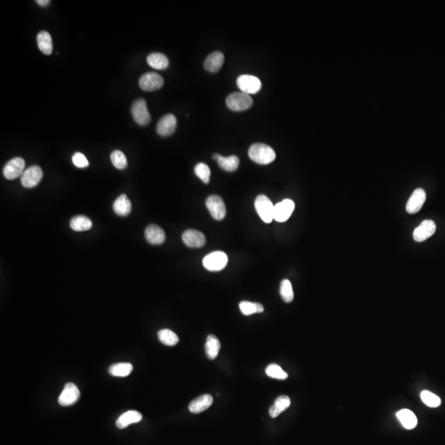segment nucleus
<instances>
[{"instance_id":"f257e3e1","label":"nucleus","mask_w":445,"mask_h":445,"mask_svg":"<svg viewBox=\"0 0 445 445\" xmlns=\"http://www.w3.org/2000/svg\"><path fill=\"white\" fill-rule=\"evenodd\" d=\"M248 155L253 162L262 165L272 163L276 158L275 150L267 144L261 143L252 144L249 148Z\"/></svg>"},{"instance_id":"f03ea898","label":"nucleus","mask_w":445,"mask_h":445,"mask_svg":"<svg viewBox=\"0 0 445 445\" xmlns=\"http://www.w3.org/2000/svg\"><path fill=\"white\" fill-rule=\"evenodd\" d=\"M255 208L260 218L266 223H270L274 220L275 206L271 200L265 195H259L255 201Z\"/></svg>"},{"instance_id":"7ed1b4c3","label":"nucleus","mask_w":445,"mask_h":445,"mask_svg":"<svg viewBox=\"0 0 445 445\" xmlns=\"http://www.w3.org/2000/svg\"><path fill=\"white\" fill-rule=\"evenodd\" d=\"M253 101L248 94L242 92L233 93L227 97L226 104L230 110L233 111H243L251 108Z\"/></svg>"},{"instance_id":"20e7f679","label":"nucleus","mask_w":445,"mask_h":445,"mask_svg":"<svg viewBox=\"0 0 445 445\" xmlns=\"http://www.w3.org/2000/svg\"><path fill=\"white\" fill-rule=\"evenodd\" d=\"M227 263V256L223 251H214L204 258L203 265L208 271H219L224 268Z\"/></svg>"},{"instance_id":"39448f33","label":"nucleus","mask_w":445,"mask_h":445,"mask_svg":"<svg viewBox=\"0 0 445 445\" xmlns=\"http://www.w3.org/2000/svg\"><path fill=\"white\" fill-rule=\"evenodd\" d=\"M131 114L134 121L139 125H146L150 122V114L148 112L147 103L143 99L134 101L131 107Z\"/></svg>"},{"instance_id":"423d86ee","label":"nucleus","mask_w":445,"mask_h":445,"mask_svg":"<svg viewBox=\"0 0 445 445\" xmlns=\"http://www.w3.org/2000/svg\"><path fill=\"white\" fill-rule=\"evenodd\" d=\"M237 87L246 94H255L261 89V82L257 77L244 74L237 79Z\"/></svg>"},{"instance_id":"0eeeda50","label":"nucleus","mask_w":445,"mask_h":445,"mask_svg":"<svg viewBox=\"0 0 445 445\" xmlns=\"http://www.w3.org/2000/svg\"><path fill=\"white\" fill-rule=\"evenodd\" d=\"M206 207L211 216L216 221H222L226 216V206L222 199L216 195L210 196L206 199Z\"/></svg>"},{"instance_id":"6e6552de","label":"nucleus","mask_w":445,"mask_h":445,"mask_svg":"<svg viewBox=\"0 0 445 445\" xmlns=\"http://www.w3.org/2000/svg\"><path fill=\"white\" fill-rule=\"evenodd\" d=\"M25 161L23 158L17 157L8 161L3 168L2 173L5 178L8 180H14L24 173Z\"/></svg>"},{"instance_id":"1a4fd4ad","label":"nucleus","mask_w":445,"mask_h":445,"mask_svg":"<svg viewBox=\"0 0 445 445\" xmlns=\"http://www.w3.org/2000/svg\"><path fill=\"white\" fill-rule=\"evenodd\" d=\"M139 84L142 90L152 92L161 89L163 86L164 80L159 74L150 72L142 75L139 79Z\"/></svg>"},{"instance_id":"9d476101","label":"nucleus","mask_w":445,"mask_h":445,"mask_svg":"<svg viewBox=\"0 0 445 445\" xmlns=\"http://www.w3.org/2000/svg\"><path fill=\"white\" fill-rule=\"evenodd\" d=\"M43 177V172L39 166H31L26 168L21 177V182L26 188H33L39 184Z\"/></svg>"},{"instance_id":"9b49d317","label":"nucleus","mask_w":445,"mask_h":445,"mask_svg":"<svg viewBox=\"0 0 445 445\" xmlns=\"http://www.w3.org/2000/svg\"><path fill=\"white\" fill-rule=\"evenodd\" d=\"M295 202L292 200L286 199L276 204L274 211V220L277 222H283L288 221L295 211Z\"/></svg>"},{"instance_id":"f8f14e48","label":"nucleus","mask_w":445,"mask_h":445,"mask_svg":"<svg viewBox=\"0 0 445 445\" xmlns=\"http://www.w3.org/2000/svg\"><path fill=\"white\" fill-rule=\"evenodd\" d=\"M80 397L79 388L73 383H68L58 398V402L62 407H69L76 403Z\"/></svg>"},{"instance_id":"ddd939ff","label":"nucleus","mask_w":445,"mask_h":445,"mask_svg":"<svg viewBox=\"0 0 445 445\" xmlns=\"http://www.w3.org/2000/svg\"><path fill=\"white\" fill-rule=\"evenodd\" d=\"M436 222L431 220L424 221L418 227H416L413 232V238L417 242H424L436 232Z\"/></svg>"},{"instance_id":"4468645a","label":"nucleus","mask_w":445,"mask_h":445,"mask_svg":"<svg viewBox=\"0 0 445 445\" xmlns=\"http://www.w3.org/2000/svg\"><path fill=\"white\" fill-rule=\"evenodd\" d=\"M426 200V193L423 189L418 188V189L415 190L407 201V206H406V211L407 213L411 214V215L418 213L421 208L423 207Z\"/></svg>"},{"instance_id":"2eb2a0df","label":"nucleus","mask_w":445,"mask_h":445,"mask_svg":"<svg viewBox=\"0 0 445 445\" xmlns=\"http://www.w3.org/2000/svg\"><path fill=\"white\" fill-rule=\"evenodd\" d=\"M176 128H177V118L173 114H167L158 120L156 129L159 135L167 137L173 134L176 130Z\"/></svg>"},{"instance_id":"dca6fc26","label":"nucleus","mask_w":445,"mask_h":445,"mask_svg":"<svg viewBox=\"0 0 445 445\" xmlns=\"http://www.w3.org/2000/svg\"><path fill=\"white\" fill-rule=\"evenodd\" d=\"M182 241L187 247L198 248L206 244V239L205 235L200 231L188 229L183 232Z\"/></svg>"},{"instance_id":"f3484780","label":"nucleus","mask_w":445,"mask_h":445,"mask_svg":"<svg viewBox=\"0 0 445 445\" xmlns=\"http://www.w3.org/2000/svg\"><path fill=\"white\" fill-rule=\"evenodd\" d=\"M223 61H224L223 54L221 51H215L206 57L204 62V67L209 72H218L222 67Z\"/></svg>"},{"instance_id":"a211bd4d","label":"nucleus","mask_w":445,"mask_h":445,"mask_svg":"<svg viewBox=\"0 0 445 445\" xmlns=\"http://www.w3.org/2000/svg\"><path fill=\"white\" fill-rule=\"evenodd\" d=\"M145 237L151 244L160 245L165 241L166 235L163 228L159 226L151 224L145 229Z\"/></svg>"},{"instance_id":"6ab92c4d","label":"nucleus","mask_w":445,"mask_h":445,"mask_svg":"<svg viewBox=\"0 0 445 445\" xmlns=\"http://www.w3.org/2000/svg\"><path fill=\"white\" fill-rule=\"evenodd\" d=\"M213 404V397L210 394H204L193 400L189 405L190 412L198 414L206 411Z\"/></svg>"},{"instance_id":"aec40b11","label":"nucleus","mask_w":445,"mask_h":445,"mask_svg":"<svg viewBox=\"0 0 445 445\" xmlns=\"http://www.w3.org/2000/svg\"><path fill=\"white\" fill-rule=\"evenodd\" d=\"M143 419L141 413L136 411H129L124 412L116 421V426L119 429L126 428L131 424L138 423Z\"/></svg>"},{"instance_id":"412c9836","label":"nucleus","mask_w":445,"mask_h":445,"mask_svg":"<svg viewBox=\"0 0 445 445\" xmlns=\"http://www.w3.org/2000/svg\"><path fill=\"white\" fill-rule=\"evenodd\" d=\"M113 210L117 216H126L131 211V202L126 195H120L113 204Z\"/></svg>"},{"instance_id":"4be33fe9","label":"nucleus","mask_w":445,"mask_h":445,"mask_svg":"<svg viewBox=\"0 0 445 445\" xmlns=\"http://www.w3.org/2000/svg\"><path fill=\"white\" fill-rule=\"evenodd\" d=\"M147 62L149 66L155 70H165L169 65L168 57L162 53H152L148 55Z\"/></svg>"},{"instance_id":"5701e85b","label":"nucleus","mask_w":445,"mask_h":445,"mask_svg":"<svg viewBox=\"0 0 445 445\" xmlns=\"http://www.w3.org/2000/svg\"><path fill=\"white\" fill-rule=\"evenodd\" d=\"M290 398L286 395H281L277 397L275 401V403L271 406V408L269 410V413L272 418H275L278 416H280L283 412H285V410L288 409V407H290Z\"/></svg>"},{"instance_id":"b1692460","label":"nucleus","mask_w":445,"mask_h":445,"mask_svg":"<svg viewBox=\"0 0 445 445\" xmlns=\"http://www.w3.org/2000/svg\"><path fill=\"white\" fill-rule=\"evenodd\" d=\"M397 417L407 430H412L417 426L416 415L408 409H402L397 413Z\"/></svg>"},{"instance_id":"393cba45","label":"nucleus","mask_w":445,"mask_h":445,"mask_svg":"<svg viewBox=\"0 0 445 445\" xmlns=\"http://www.w3.org/2000/svg\"><path fill=\"white\" fill-rule=\"evenodd\" d=\"M221 342L216 335H210L206 339V354L207 358L215 359L218 356L219 352L221 350Z\"/></svg>"},{"instance_id":"a878e982","label":"nucleus","mask_w":445,"mask_h":445,"mask_svg":"<svg viewBox=\"0 0 445 445\" xmlns=\"http://www.w3.org/2000/svg\"><path fill=\"white\" fill-rule=\"evenodd\" d=\"M37 45L41 52L50 55L53 51L52 38L50 34L46 31H41L37 35Z\"/></svg>"},{"instance_id":"bb28decb","label":"nucleus","mask_w":445,"mask_h":445,"mask_svg":"<svg viewBox=\"0 0 445 445\" xmlns=\"http://www.w3.org/2000/svg\"><path fill=\"white\" fill-rule=\"evenodd\" d=\"M93 222L91 220L84 216H74L70 221V227L77 232H83L91 228Z\"/></svg>"},{"instance_id":"cd10ccee","label":"nucleus","mask_w":445,"mask_h":445,"mask_svg":"<svg viewBox=\"0 0 445 445\" xmlns=\"http://www.w3.org/2000/svg\"><path fill=\"white\" fill-rule=\"evenodd\" d=\"M133 365L129 363H117L109 367L108 372L114 377H127L131 373Z\"/></svg>"},{"instance_id":"c85d7f7f","label":"nucleus","mask_w":445,"mask_h":445,"mask_svg":"<svg viewBox=\"0 0 445 445\" xmlns=\"http://www.w3.org/2000/svg\"><path fill=\"white\" fill-rule=\"evenodd\" d=\"M217 162L220 167L227 172H234L239 166V158L235 155L229 157H222L221 155Z\"/></svg>"},{"instance_id":"c756f323","label":"nucleus","mask_w":445,"mask_h":445,"mask_svg":"<svg viewBox=\"0 0 445 445\" xmlns=\"http://www.w3.org/2000/svg\"><path fill=\"white\" fill-rule=\"evenodd\" d=\"M158 337L161 342L164 345H168V346L177 345L179 341V338L177 336V334L169 329H163V330L159 331L158 333Z\"/></svg>"},{"instance_id":"7c9ffc66","label":"nucleus","mask_w":445,"mask_h":445,"mask_svg":"<svg viewBox=\"0 0 445 445\" xmlns=\"http://www.w3.org/2000/svg\"><path fill=\"white\" fill-rule=\"evenodd\" d=\"M280 295L285 303H290L294 299V292L291 283L289 280H283L280 283Z\"/></svg>"},{"instance_id":"2f4dec72","label":"nucleus","mask_w":445,"mask_h":445,"mask_svg":"<svg viewBox=\"0 0 445 445\" xmlns=\"http://www.w3.org/2000/svg\"><path fill=\"white\" fill-rule=\"evenodd\" d=\"M111 160L115 168L122 170L127 167V158L124 153L120 150L113 151L111 154Z\"/></svg>"},{"instance_id":"473e14b6","label":"nucleus","mask_w":445,"mask_h":445,"mask_svg":"<svg viewBox=\"0 0 445 445\" xmlns=\"http://www.w3.org/2000/svg\"><path fill=\"white\" fill-rule=\"evenodd\" d=\"M421 398L426 406L432 408L440 407L441 405V398L429 391H423L421 393Z\"/></svg>"},{"instance_id":"72a5a7b5","label":"nucleus","mask_w":445,"mask_h":445,"mask_svg":"<svg viewBox=\"0 0 445 445\" xmlns=\"http://www.w3.org/2000/svg\"><path fill=\"white\" fill-rule=\"evenodd\" d=\"M195 173L200 179L206 183L208 184L211 179V169L206 163H199L197 166L195 167Z\"/></svg>"},{"instance_id":"f704fd0d","label":"nucleus","mask_w":445,"mask_h":445,"mask_svg":"<svg viewBox=\"0 0 445 445\" xmlns=\"http://www.w3.org/2000/svg\"><path fill=\"white\" fill-rule=\"evenodd\" d=\"M266 373L269 377L280 380H284L288 378L287 373H285V371L281 369V367L275 364H271L266 367Z\"/></svg>"},{"instance_id":"c9c22d12","label":"nucleus","mask_w":445,"mask_h":445,"mask_svg":"<svg viewBox=\"0 0 445 445\" xmlns=\"http://www.w3.org/2000/svg\"><path fill=\"white\" fill-rule=\"evenodd\" d=\"M256 304L257 303H251L248 301H242L239 304V309L242 314L249 316L253 314H257V308H256Z\"/></svg>"},{"instance_id":"e433bc0d","label":"nucleus","mask_w":445,"mask_h":445,"mask_svg":"<svg viewBox=\"0 0 445 445\" xmlns=\"http://www.w3.org/2000/svg\"><path fill=\"white\" fill-rule=\"evenodd\" d=\"M73 163L77 168H84L89 167V163L86 157L81 153H75L72 158Z\"/></svg>"},{"instance_id":"4c0bfd02","label":"nucleus","mask_w":445,"mask_h":445,"mask_svg":"<svg viewBox=\"0 0 445 445\" xmlns=\"http://www.w3.org/2000/svg\"><path fill=\"white\" fill-rule=\"evenodd\" d=\"M36 2L39 5H41V6H46V5H48L50 3V1H49V0H37Z\"/></svg>"},{"instance_id":"58836bf2","label":"nucleus","mask_w":445,"mask_h":445,"mask_svg":"<svg viewBox=\"0 0 445 445\" xmlns=\"http://www.w3.org/2000/svg\"><path fill=\"white\" fill-rule=\"evenodd\" d=\"M220 157H221V155H220V154H218V153H215V154H214L213 155L214 159L216 161L219 160V158H220Z\"/></svg>"}]
</instances>
